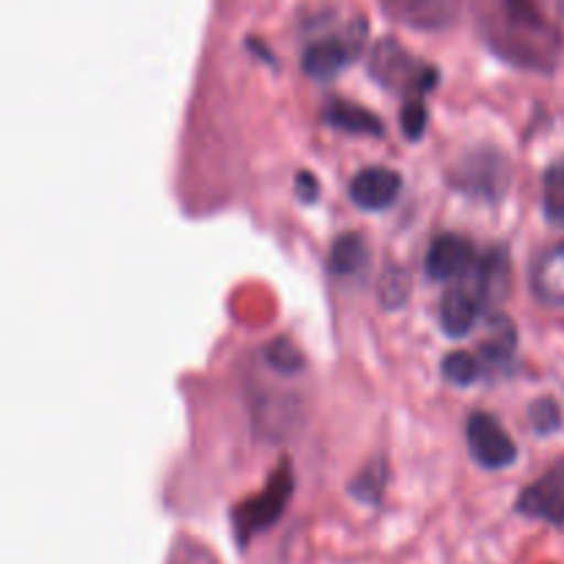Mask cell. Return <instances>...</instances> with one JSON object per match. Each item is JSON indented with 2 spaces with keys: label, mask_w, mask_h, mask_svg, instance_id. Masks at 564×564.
<instances>
[{
  "label": "cell",
  "mask_w": 564,
  "mask_h": 564,
  "mask_svg": "<svg viewBox=\"0 0 564 564\" xmlns=\"http://www.w3.org/2000/svg\"><path fill=\"white\" fill-rule=\"evenodd\" d=\"M496 55L523 69L551 72L564 50V0H468Z\"/></svg>",
  "instance_id": "obj_1"
},
{
  "label": "cell",
  "mask_w": 564,
  "mask_h": 564,
  "mask_svg": "<svg viewBox=\"0 0 564 564\" xmlns=\"http://www.w3.org/2000/svg\"><path fill=\"white\" fill-rule=\"evenodd\" d=\"M292 488H295V477H292L290 463H281L273 474H270L268 485L259 490L251 499L240 501L231 512V527H235L237 545H248L257 534L268 532L270 527L281 521L286 505L292 499Z\"/></svg>",
  "instance_id": "obj_2"
},
{
  "label": "cell",
  "mask_w": 564,
  "mask_h": 564,
  "mask_svg": "<svg viewBox=\"0 0 564 564\" xmlns=\"http://www.w3.org/2000/svg\"><path fill=\"white\" fill-rule=\"evenodd\" d=\"M369 72L380 86L389 91L411 94L413 99H422V94L433 91L438 83V72L424 64L422 58L402 47L397 39H380L369 55Z\"/></svg>",
  "instance_id": "obj_3"
},
{
  "label": "cell",
  "mask_w": 564,
  "mask_h": 564,
  "mask_svg": "<svg viewBox=\"0 0 564 564\" xmlns=\"http://www.w3.org/2000/svg\"><path fill=\"white\" fill-rule=\"evenodd\" d=\"M364 39H367V25L364 20L350 22L341 31L330 33V36L317 39L303 50V72L314 80H330L339 75L347 64L358 55Z\"/></svg>",
  "instance_id": "obj_4"
},
{
  "label": "cell",
  "mask_w": 564,
  "mask_h": 564,
  "mask_svg": "<svg viewBox=\"0 0 564 564\" xmlns=\"http://www.w3.org/2000/svg\"><path fill=\"white\" fill-rule=\"evenodd\" d=\"M452 185L474 198H501L510 187V163L496 149H477L452 171Z\"/></svg>",
  "instance_id": "obj_5"
},
{
  "label": "cell",
  "mask_w": 564,
  "mask_h": 564,
  "mask_svg": "<svg viewBox=\"0 0 564 564\" xmlns=\"http://www.w3.org/2000/svg\"><path fill=\"white\" fill-rule=\"evenodd\" d=\"M468 452L477 460V466L488 471H501L518 460V446L512 435L501 427V422L490 413H474L466 424Z\"/></svg>",
  "instance_id": "obj_6"
},
{
  "label": "cell",
  "mask_w": 564,
  "mask_h": 564,
  "mask_svg": "<svg viewBox=\"0 0 564 564\" xmlns=\"http://www.w3.org/2000/svg\"><path fill=\"white\" fill-rule=\"evenodd\" d=\"M516 510L532 521L564 527V460L549 468L532 488L518 496Z\"/></svg>",
  "instance_id": "obj_7"
},
{
  "label": "cell",
  "mask_w": 564,
  "mask_h": 564,
  "mask_svg": "<svg viewBox=\"0 0 564 564\" xmlns=\"http://www.w3.org/2000/svg\"><path fill=\"white\" fill-rule=\"evenodd\" d=\"M477 248L468 237L460 235H441L435 237L427 251V275L433 281H463L474 268H477Z\"/></svg>",
  "instance_id": "obj_8"
},
{
  "label": "cell",
  "mask_w": 564,
  "mask_h": 564,
  "mask_svg": "<svg viewBox=\"0 0 564 564\" xmlns=\"http://www.w3.org/2000/svg\"><path fill=\"white\" fill-rule=\"evenodd\" d=\"M402 191V176L386 165H369L358 171L350 182V202L367 213H380L397 202Z\"/></svg>",
  "instance_id": "obj_9"
},
{
  "label": "cell",
  "mask_w": 564,
  "mask_h": 564,
  "mask_svg": "<svg viewBox=\"0 0 564 564\" xmlns=\"http://www.w3.org/2000/svg\"><path fill=\"white\" fill-rule=\"evenodd\" d=\"M482 308L485 303L482 297H479V292L474 290L471 281L463 279L460 284L449 286L446 295L441 297V308H438L441 328H444V334L452 336V339H460V336L471 334L479 314H482Z\"/></svg>",
  "instance_id": "obj_10"
},
{
  "label": "cell",
  "mask_w": 564,
  "mask_h": 564,
  "mask_svg": "<svg viewBox=\"0 0 564 564\" xmlns=\"http://www.w3.org/2000/svg\"><path fill=\"white\" fill-rule=\"evenodd\" d=\"M386 14L422 31H438L452 20L449 0H380Z\"/></svg>",
  "instance_id": "obj_11"
},
{
  "label": "cell",
  "mask_w": 564,
  "mask_h": 564,
  "mask_svg": "<svg viewBox=\"0 0 564 564\" xmlns=\"http://www.w3.org/2000/svg\"><path fill=\"white\" fill-rule=\"evenodd\" d=\"M532 292L545 306H564V242L538 259L532 270Z\"/></svg>",
  "instance_id": "obj_12"
},
{
  "label": "cell",
  "mask_w": 564,
  "mask_h": 564,
  "mask_svg": "<svg viewBox=\"0 0 564 564\" xmlns=\"http://www.w3.org/2000/svg\"><path fill=\"white\" fill-rule=\"evenodd\" d=\"M325 121L341 132H352V135H383V121L367 110L364 105L345 102V99H334L325 105Z\"/></svg>",
  "instance_id": "obj_13"
},
{
  "label": "cell",
  "mask_w": 564,
  "mask_h": 564,
  "mask_svg": "<svg viewBox=\"0 0 564 564\" xmlns=\"http://www.w3.org/2000/svg\"><path fill=\"white\" fill-rule=\"evenodd\" d=\"M369 262V246L361 235H341L339 240L330 246L328 268L336 275H352L358 270L367 268Z\"/></svg>",
  "instance_id": "obj_14"
},
{
  "label": "cell",
  "mask_w": 564,
  "mask_h": 564,
  "mask_svg": "<svg viewBox=\"0 0 564 564\" xmlns=\"http://www.w3.org/2000/svg\"><path fill=\"white\" fill-rule=\"evenodd\" d=\"M518 345L516 325H512L510 317L505 314H496L488 323V336L482 341V356L488 358L490 364H505L507 358H512Z\"/></svg>",
  "instance_id": "obj_15"
},
{
  "label": "cell",
  "mask_w": 564,
  "mask_h": 564,
  "mask_svg": "<svg viewBox=\"0 0 564 564\" xmlns=\"http://www.w3.org/2000/svg\"><path fill=\"white\" fill-rule=\"evenodd\" d=\"M386 479H389V468H386V463L378 457V460L369 463V466L352 479L350 494L356 496L358 501H364V505H378L380 496H383Z\"/></svg>",
  "instance_id": "obj_16"
},
{
  "label": "cell",
  "mask_w": 564,
  "mask_h": 564,
  "mask_svg": "<svg viewBox=\"0 0 564 564\" xmlns=\"http://www.w3.org/2000/svg\"><path fill=\"white\" fill-rule=\"evenodd\" d=\"M264 361L279 375H297L306 369V358L286 336H279V339H273L264 347Z\"/></svg>",
  "instance_id": "obj_17"
},
{
  "label": "cell",
  "mask_w": 564,
  "mask_h": 564,
  "mask_svg": "<svg viewBox=\"0 0 564 564\" xmlns=\"http://www.w3.org/2000/svg\"><path fill=\"white\" fill-rule=\"evenodd\" d=\"M543 213L551 224H564V163H554L545 171Z\"/></svg>",
  "instance_id": "obj_18"
},
{
  "label": "cell",
  "mask_w": 564,
  "mask_h": 564,
  "mask_svg": "<svg viewBox=\"0 0 564 564\" xmlns=\"http://www.w3.org/2000/svg\"><path fill=\"white\" fill-rule=\"evenodd\" d=\"M441 372L449 383L455 386H471L479 378V361L471 352H449L441 364Z\"/></svg>",
  "instance_id": "obj_19"
},
{
  "label": "cell",
  "mask_w": 564,
  "mask_h": 564,
  "mask_svg": "<svg viewBox=\"0 0 564 564\" xmlns=\"http://www.w3.org/2000/svg\"><path fill=\"white\" fill-rule=\"evenodd\" d=\"M529 424L534 427V433L540 435H551L560 430L562 424V411L551 397H540V400L532 402L529 408Z\"/></svg>",
  "instance_id": "obj_20"
},
{
  "label": "cell",
  "mask_w": 564,
  "mask_h": 564,
  "mask_svg": "<svg viewBox=\"0 0 564 564\" xmlns=\"http://www.w3.org/2000/svg\"><path fill=\"white\" fill-rule=\"evenodd\" d=\"M411 295V279L405 270H389L380 281V301L386 308H402V303Z\"/></svg>",
  "instance_id": "obj_21"
},
{
  "label": "cell",
  "mask_w": 564,
  "mask_h": 564,
  "mask_svg": "<svg viewBox=\"0 0 564 564\" xmlns=\"http://www.w3.org/2000/svg\"><path fill=\"white\" fill-rule=\"evenodd\" d=\"M402 130L411 141H419L427 130V108H424L422 99H408L405 108H402Z\"/></svg>",
  "instance_id": "obj_22"
},
{
  "label": "cell",
  "mask_w": 564,
  "mask_h": 564,
  "mask_svg": "<svg viewBox=\"0 0 564 564\" xmlns=\"http://www.w3.org/2000/svg\"><path fill=\"white\" fill-rule=\"evenodd\" d=\"M297 196H301L303 202H308V204L317 202L319 182H317V176L312 174V171H301V174H297Z\"/></svg>",
  "instance_id": "obj_23"
}]
</instances>
